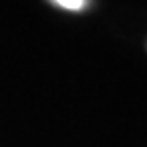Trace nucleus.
<instances>
[{
  "label": "nucleus",
  "instance_id": "obj_1",
  "mask_svg": "<svg viewBox=\"0 0 147 147\" xmlns=\"http://www.w3.org/2000/svg\"><path fill=\"white\" fill-rule=\"evenodd\" d=\"M51 2H55L59 8H63V10H74V12H78V10H84V8H86L88 0H51Z\"/></svg>",
  "mask_w": 147,
  "mask_h": 147
}]
</instances>
